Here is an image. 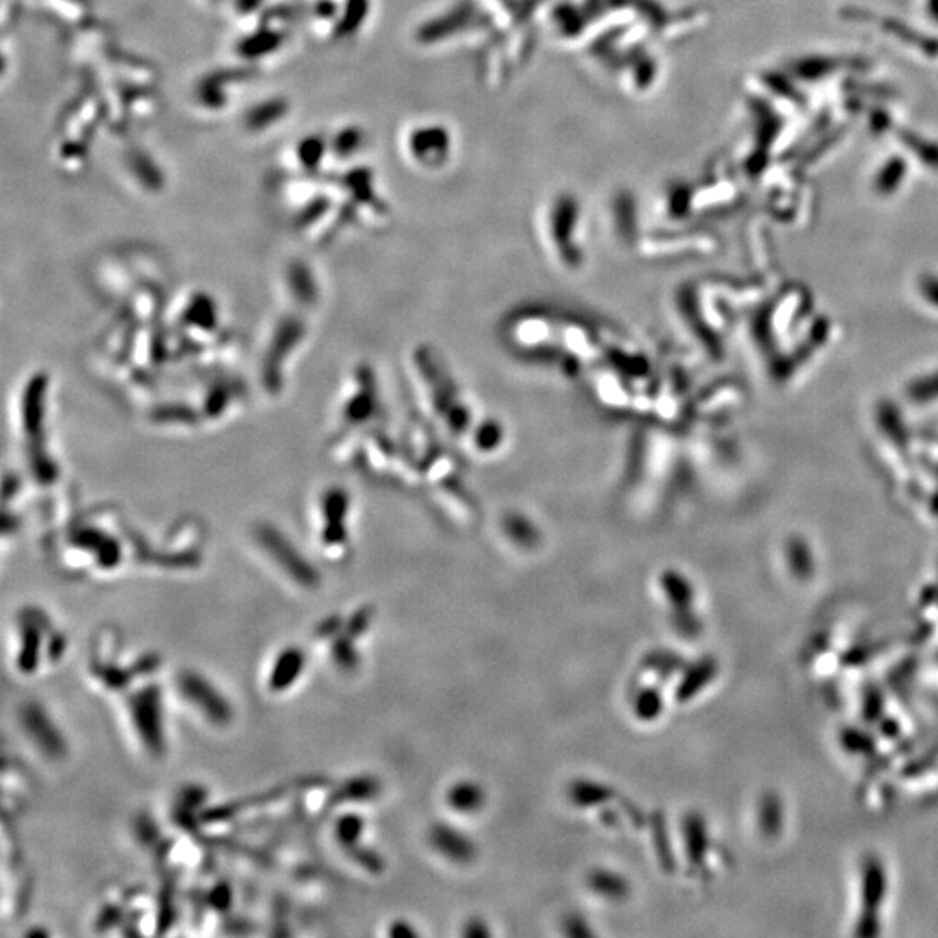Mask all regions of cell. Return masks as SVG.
<instances>
[{"instance_id":"obj_1","label":"cell","mask_w":938,"mask_h":938,"mask_svg":"<svg viewBox=\"0 0 938 938\" xmlns=\"http://www.w3.org/2000/svg\"><path fill=\"white\" fill-rule=\"evenodd\" d=\"M416 359L426 368V374L421 378V393L425 395L423 404L431 416V423L445 431L448 438L459 440L464 445L480 421L474 419V412H471L474 407L466 400L461 386L452 379L447 367H442L436 353L416 351Z\"/></svg>"},{"instance_id":"obj_2","label":"cell","mask_w":938,"mask_h":938,"mask_svg":"<svg viewBox=\"0 0 938 938\" xmlns=\"http://www.w3.org/2000/svg\"><path fill=\"white\" fill-rule=\"evenodd\" d=\"M579 213L576 200L561 198L553 204L546 217V247L556 266L565 273H577L586 254L582 253V245L579 244Z\"/></svg>"},{"instance_id":"obj_3","label":"cell","mask_w":938,"mask_h":938,"mask_svg":"<svg viewBox=\"0 0 938 938\" xmlns=\"http://www.w3.org/2000/svg\"><path fill=\"white\" fill-rule=\"evenodd\" d=\"M132 720L145 746L148 747L151 752H160L164 749V732L160 697L155 686L139 692L132 699Z\"/></svg>"},{"instance_id":"obj_4","label":"cell","mask_w":938,"mask_h":938,"mask_svg":"<svg viewBox=\"0 0 938 938\" xmlns=\"http://www.w3.org/2000/svg\"><path fill=\"white\" fill-rule=\"evenodd\" d=\"M179 690L183 695L196 705L211 722L214 723H226L232 718V709L225 697L214 688L213 684L206 682L202 676L195 673H185L179 678Z\"/></svg>"},{"instance_id":"obj_5","label":"cell","mask_w":938,"mask_h":938,"mask_svg":"<svg viewBox=\"0 0 938 938\" xmlns=\"http://www.w3.org/2000/svg\"><path fill=\"white\" fill-rule=\"evenodd\" d=\"M22 722L26 733L35 746L49 758H60L64 754V741L58 728L53 725L49 716L39 705H26L23 709Z\"/></svg>"},{"instance_id":"obj_6","label":"cell","mask_w":938,"mask_h":938,"mask_svg":"<svg viewBox=\"0 0 938 938\" xmlns=\"http://www.w3.org/2000/svg\"><path fill=\"white\" fill-rule=\"evenodd\" d=\"M304 667V656L302 652L298 648H287L283 650L275 661V665L272 669V678H270V686L275 690V692H282V690H287L292 683L296 682Z\"/></svg>"},{"instance_id":"obj_7","label":"cell","mask_w":938,"mask_h":938,"mask_svg":"<svg viewBox=\"0 0 938 938\" xmlns=\"http://www.w3.org/2000/svg\"><path fill=\"white\" fill-rule=\"evenodd\" d=\"M41 633L39 629L32 624V622H26L24 627H23V648L22 654H20V667L23 671H34L37 661H39V652H41Z\"/></svg>"}]
</instances>
